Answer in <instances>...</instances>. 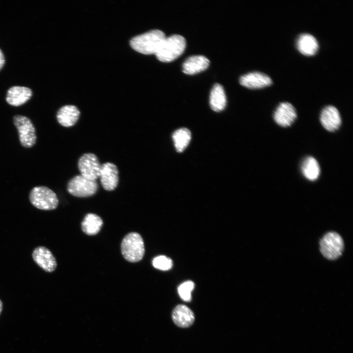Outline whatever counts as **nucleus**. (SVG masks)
<instances>
[{"label":"nucleus","instance_id":"nucleus-5","mask_svg":"<svg viewBox=\"0 0 353 353\" xmlns=\"http://www.w3.org/2000/svg\"><path fill=\"white\" fill-rule=\"evenodd\" d=\"M320 251L323 256L329 260L338 258L344 249V242L341 236L337 232L326 233L320 241Z\"/></svg>","mask_w":353,"mask_h":353},{"label":"nucleus","instance_id":"nucleus-3","mask_svg":"<svg viewBox=\"0 0 353 353\" xmlns=\"http://www.w3.org/2000/svg\"><path fill=\"white\" fill-rule=\"evenodd\" d=\"M121 252L126 260L130 262L141 260L145 253L143 240L137 232H130L123 239Z\"/></svg>","mask_w":353,"mask_h":353},{"label":"nucleus","instance_id":"nucleus-25","mask_svg":"<svg viewBox=\"0 0 353 353\" xmlns=\"http://www.w3.org/2000/svg\"><path fill=\"white\" fill-rule=\"evenodd\" d=\"M5 59L3 54L0 49V70L2 68L4 64Z\"/></svg>","mask_w":353,"mask_h":353},{"label":"nucleus","instance_id":"nucleus-2","mask_svg":"<svg viewBox=\"0 0 353 353\" xmlns=\"http://www.w3.org/2000/svg\"><path fill=\"white\" fill-rule=\"evenodd\" d=\"M185 47L186 40L183 36L173 35L166 37L155 54L160 61L169 62L181 55Z\"/></svg>","mask_w":353,"mask_h":353},{"label":"nucleus","instance_id":"nucleus-16","mask_svg":"<svg viewBox=\"0 0 353 353\" xmlns=\"http://www.w3.org/2000/svg\"><path fill=\"white\" fill-rule=\"evenodd\" d=\"M80 111L75 105H66L61 107L57 112L58 122L65 127L74 126L77 121Z\"/></svg>","mask_w":353,"mask_h":353},{"label":"nucleus","instance_id":"nucleus-11","mask_svg":"<svg viewBox=\"0 0 353 353\" xmlns=\"http://www.w3.org/2000/svg\"><path fill=\"white\" fill-rule=\"evenodd\" d=\"M297 118V113L293 105L288 102L279 104L274 113L276 123L282 127L290 126Z\"/></svg>","mask_w":353,"mask_h":353},{"label":"nucleus","instance_id":"nucleus-23","mask_svg":"<svg viewBox=\"0 0 353 353\" xmlns=\"http://www.w3.org/2000/svg\"><path fill=\"white\" fill-rule=\"evenodd\" d=\"M194 287L195 284L191 280L181 283L177 288V291L181 299L185 302H190L192 299L191 292Z\"/></svg>","mask_w":353,"mask_h":353},{"label":"nucleus","instance_id":"nucleus-20","mask_svg":"<svg viewBox=\"0 0 353 353\" xmlns=\"http://www.w3.org/2000/svg\"><path fill=\"white\" fill-rule=\"evenodd\" d=\"M103 224L102 219L96 214H87L81 224L82 231L88 235H94L100 230Z\"/></svg>","mask_w":353,"mask_h":353},{"label":"nucleus","instance_id":"nucleus-1","mask_svg":"<svg viewBox=\"0 0 353 353\" xmlns=\"http://www.w3.org/2000/svg\"><path fill=\"white\" fill-rule=\"evenodd\" d=\"M166 38L164 32L158 29L149 31L132 38L130 44L136 51L145 54H155Z\"/></svg>","mask_w":353,"mask_h":353},{"label":"nucleus","instance_id":"nucleus-8","mask_svg":"<svg viewBox=\"0 0 353 353\" xmlns=\"http://www.w3.org/2000/svg\"><path fill=\"white\" fill-rule=\"evenodd\" d=\"M101 166L97 156L92 153H84L78 162L80 175L93 180L99 177Z\"/></svg>","mask_w":353,"mask_h":353},{"label":"nucleus","instance_id":"nucleus-26","mask_svg":"<svg viewBox=\"0 0 353 353\" xmlns=\"http://www.w3.org/2000/svg\"><path fill=\"white\" fill-rule=\"evenodd\" d=\"M2 309V303L1 301L0 300V314L1 312Z\"/></svg>","mask_w":353,"mask_h":353},{"label":"nucleus","instance_id":"nucleus-15","mask_svg":"<svg viewBox=\"0 0 353 353\" xmlns=\"http://www.w3.org/2000/svg\"><path fill=\"white\" fill-rule=\"evenodd\" d=\"M32 94L31 90L28 87L14 86L8 90L6 101L11 105L20 106L30 99Z\"/></svg>","mask_w":353,"mask_h":353},{"label":"nucleus","instance_id":"nucleus-18","mask_svg":"<svg viewBox=\"0 0 353 353\" xmlns=\"http://www.w3.org/2000/svg\"><path fill=\"white\" fill-rule=\"evenodd\" d=\"M297 47L303 54H314L318 49V43L314 36L309 33L300 34L297 40Z\"/></svg>","mask_w":353,"mask_h":353},{"label":"nucleus","instance_id":"nucleus-10","mask_svg":"<svg viewBox=\"0 0 353 353\" xmlns=\"http://www.w3.org/2000/svg\"><path fill=\"white\" fill-rule=\"evenodd\" d=\"M118 170L113 163L106 162L101 166L99 177L103 188L107 191H113L119 181Z\"/></svg>","mask_w":353,"mask_h":353},{"label":"nucleus","instance_id":"nucleus-19","mask_svg":"<svg viewBox=\"0 0 353 353\" xmlns=\"http://www.w3.org/2000/svg\"><path fill=\"white\" fill-rule=\"evenodd\" d=\"M209 103L212 109L216 112L223 110L227 103L226 96L223 86L215 84L212 88L209 98Z\"/></svg>","mask_w":353,"mask_h":353},{"label":"nucleus","instance_id":"nucleus-17","mask_svg":"<svg viewBox=\"0 0 353 353\" xmlns=\"http://www.w3.org/2000/svg\"><path fill=\"white\" fill-rule=\"evenodd\" d=\"M210 61L203 55H194L188 58L182 65V71L186 74L194 75L206 69Z\"/></svg>","mask_w":353,"mask_h":353},{"label":"nucleus","instance_id":"nucleus-12","mask_svg":"<svg viewBox=\"0 0 353 353\" xmlns=\"http://www.w3.org/2000/svg\"><path fill=\"white\" fill-rule=\"evenodd\" d=\"M320 120L323 126L330 132L337 130L341 124L340 113L338 109L332 105H328L323 109Z\"/></svg>","mask_w":353,"mask_h":353},{"label":"nucleus","instance_id":"nucleus-21","mask_svg":"<svg viewBox=\"0 0 353 353\" xmlns=\"http://www.w3.org/2000/svg\"><path fill=\"white\" fill-rule=\"evenodd\" d=\"M301 170L303 176L308 180H316L320 174V168L317 161L312 156L306 157L302 162Z\"/></svg>","mask_w":353,"mask_h":353},{"label":"nucleus","instance_id":"nucleus-13","mask_svg":"<svg viewBox=\"0 0 353 353\" xmlns=\"http://www.w3.org/2000/svg\"><path fill=\"white\" fill-rule=\"evenodd\" d=\"M193 311L184 304H178L173 310L172 319L175 324L181 328L191 326L195 321Z\"/></svg>","mask_w":353,"mask_h":353},{"label":"nucleus","instance_id":"nucleus-22","mask_svg":"<svg viewBox=\"0 0 353 353\" xmlns=\"http://www.w3.org/2000/svg\"><path fill=\"white\" fill-rule=\"evenodd\" d=\"M191 138V132L186 128L176 130L173 134L175 147L177 152H182L188 145Z\"/></svg>","mask_w":353,"mask_h":353},{"label":"nucleus","instance_id":"nucleus-6","mask_svg":"<svg viewBox=\"0 0 353 353\" xmlns=\"http://www.w3.org/2000/svg\"><path fill=\"white\" fill-rule=\"evenodd\" d=\"M13 123L17 129L21 144L25 148L33 147L36 141L35 128L27 117L17 115L13 117Z\"/></svg>","mask_w":353,"mask_h":353},{"label":"nucleus","instance_id":"nucleus-9","mask_svg":"<svg viewBox=\"0 0 353 353\" xmlns=\"http://www.w3.org/2000/svg\"><path fill=\"white\" fill-rule=\"evenodd\" d=\"M32 257L34 261L44 271L51 273L56 268L57 262L51 251L44 246L35 248Z\"/></svg>","mask_w":353,"mask_h":353},{"label":"nucleus","instance_id":"nucleus-7","mask_svg":"<svg viewBox=\"0 0 353 353\" xmlns=\"http://www.w3.org/2000/svg\"><path fill=\"white\" fill-rule=\"evenodd\" d=\"M98 185L96 180L88 179L81 175L72 178L68 182L67 190L71 195L77 197H87L94 195Z\"/></svg>","mask_w":353,"mask_h":353},{"label":"nucleus","instance_id":"nucleus-14","mask_svg":"<svg viewBox=\"0 0 353 353\" xmlns=\"http://www.w3.org/2000/svg\"><path fill=\"white\" fill-rule=\"evenodd\" d=\"M239 82L245 87L254 89L270 85L272 84V80L270 76L264 73L253 72L241 76Z\"/></svg>","mask_w":353,"mask_h":353},{"label":"nucleus","instance_id":"nucleus-4","mask_svg":"<svg viewBox=\"0 0 353 353\" xmlns=\"http://www.w3.org/2000/svg\"><path fill=\"white\" fill-rule=\"evenodd\" d=\"M29 199L34 207L43 210H54L58 204L56 194L49 188L43 186L32 188L29 194Z\"/></svg>","mask_w":353,"mask_h":353},{"label":"nucleus","instance_id":"nucleus-24","mask_svg":"<svg viewBox=\"0 0 353 353\" xmlns=\"http://www.w3.org/2000/svg\"><path fill=\"white\" fill-rule=\"evenodd\" d=\"M152 265L158 270L167 271L172 267L173 261L166 256L159 255L153 258Z\"/></svg>","mask_w":353,"mask_h":353}]
</instances>
